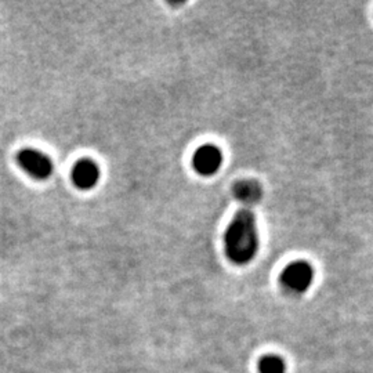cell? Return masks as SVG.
I'll return each instance as SVG.
<instances>
[{"mask_svg": "<svg viewBox=\"0 0 373 373\" xmlns=\"http://www.w3.org/2000/svg\"><path fill=\"white\" fill-rule=\"evenodd\" d=\"M260 249V235L255 213L242 208L234 214L224 233V252L237 266H246L255 260Z\"/></svg>", "mask_w": 373, "mask_h": 373, "instance_id": "cell-1", "label": "cell"}, {"mask_svg": "<svg viewBox=\"0 0 373 373\" xmlns=\"http://www.w3.org/2000/svg\"><path fill=\"white\" fill-rule=\"evenodd\" d=\"M20 167L35 180L43 182L52 177L54 172L53 160L45 152L35 148H24L17 154Z\"/></svg>", "mask_w": 373, "mask_h": 373, "instance_id": "cell-3", "label": "cell"}, {"mask_svg": "<svg viewBox=\"0 0 373 373\" xmlns=\"http://www.w3.org/2000/svg\"><path fill=\"white\" fill-rule=\"evenodd\" d=\"M72 183L78 189L90 191L99 184L101 179V170L94 160H80L72 169Z\"/></svg>", "mask_w": 373, "mask_h": 373, "instance_id": "cell-5", "label": "cell"}, {"mask_svg": "<svg viewBox=\"0 0 373 373\" xmlns=\"http://www.w3.org/2000/svg\"><path fill=\"white\" fill-rule=\"evenodd\" d=\"M263 194H265L263 186L253 179L240 180L233 186L234 198L243 205V208H247V209L260 204Z\"/></svg>", "mask_w": 373, "mask_h": 373, "instance_id": "cell-6", "label": "cell"}, {"mask_svg": "<svg viewBox=\"0 0 373 373\" xmlns=\"http://www.w3.org/2000/svg\"><path fill=\"white\" fill-rule=\"evenodd\" d=\"M223 165V152L213 144L199 147L192 157L194 170L205 177L214 176Z\"/></svg>", "mask_w": 373, "mask_h": 373, "instance_id": "cell-4", "label": "cell"}, {"mask_svg": "<svg viewBox=\"0 0 373 373\" xmlns=\"http://www.w3.org/2000/svg\"><path fill=\"white\" fill-rule=\"evenodd\" d=\"M260 373H285L286 365L281 357L267 355L259 364Z\"/></svg>", "mask_w": 373, "mask_h": 373, "instance_id": "cell-7", "label": "cell"}, {"mask_svg": "<svg viewBox=\"0 0 373 373\" xmlns=\"http://www.w3.org/2000/svg\"><path fill=\"white\" fill-rule=\"evenodd\" d=\"M281 282L291 294H304L314 282V268L304 260H296L285 267L281 274Z\"/></svg>", "mask_w": 373, "mask_h": 373, "instance_id": "cell-2", "label": "cell"}]
</instances>
